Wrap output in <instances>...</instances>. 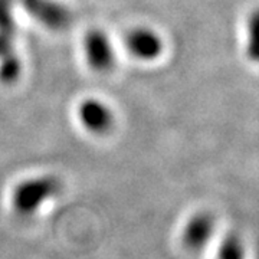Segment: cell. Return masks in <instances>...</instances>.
<instances>
[{
  "mask_svg": "<svg viewBox=\"0 0 259 259\" xmlns=\"http://www.w3.org/2000/svg\"><path fill=\"white\" fill-rule=\"evenodd\" d=\"M61 189V183L56 177L45 176L26 180L13 190L12 203L15 210L20 214H32L48 199L54 197Z\"/></svg>",
  "mask_w": 259,
  "mask_h": 259,
  "instance_id": "1",
  "label": "cell"
},
{
  "mask_svg": "<svg viewBox=\"0 0 259 259\" xmlns=\"http://www.w3.org/2000/svg\"><path fill=\"white\" fill-rule=\"evenodd\" d=\"M22 8L45 28L61 32L74 22V15L65 5L56 0H19Z\"/></svg>",
  "mask_w": 259,
  "mask_h": 259,
  "instance_id": "2",
  "label": "cell"
},
{
  "mask_svg": "<svg viewBox=\"0 0 259 259\" xmlns=\"http://www.w3.org/2000/svg\"><path fill=\"white\" fill-rule=\"evenodd\" d=\"M83 49L88 64L98 72H107L114 65V51L107 35L100 29L90 30L83 39Z\"/></svg>",
  "mask_w": 259,
  "mask_h": 259,
  "instance_id": "3",
  "label": "cell"
},
{
  "mask_svg": "<svg viewBox=\"0 0 259 259\" xmlns=\"http://www.w3.org/2000/svg\"><path fill=\"white\" fill-rule=\"evenodd\" d=\"M216 231V223L210 213L194 214L183 229V243L187 249L202 250L210 242Z\"/></svg>",
  "mask_w": 259,
  "mask_h": 259,
  "instance_id": "4",
  "label": "cell"
},
{
  "mask_svg": "<svg viewBox=\"0 0 259 259\" xmlns=\"http://www.w3.org/2000/svg\"><path fill=\"white\" fill-rule=\"evenodd\" d=\"M125 44L133 55L144 61L157 58L163 49V44L157 36V33H154L147 28H137L131 30Z\"/></svg>",
  "mask_w": 259,
  "mask_h": 259,
  "instance_id": "5",
  "label": "cell"
},
{
  "mask_svg": "<svg viewBox=\"0 0 259 259\" xmlns=\"http://www.w3.org/2000/svg\"><path fill=\"white\" fill-rule=\"evenodd\" d=\"M78 114H79L81 122L93 133L102 134V133H107L112 127L114 118H112L111 111L101 101L85 100L79 105Z\"/></svg>",
  "mask_w": 259,
  "mask_h": 259,
  "instance_id": "6",
  "label": "cell"
},
{
  "mask_svg": "<svg viewBox=\"0 0 259 259\" xmlns=\"http://www.w3.org/2000/svg\"><path fill=\"white\" fill-rule=\"evenodd\" d=\"M16 23L13 18V0H0V61L15 55L13 40Z\"/></svg>",
  "mask_w": 259,
  "mask_h": 259,
  "instance_id": "7",
  "label": "cell"
},
{
  "mask_svg": "<svg viewBox=\"0 0 259 259\" xmlns=\"http://www.w3.org/2000/svg\"><path fill=\"white\" fill-rule=\"evenodd\" d=\"M22 72V62L18 54L0 61V79L5 83L15 82Z\"/></svg>",
  "mask_w": 259,
  "mask_h": 259,
  "instance_id": "8",
  "label": "cell"
},
{
  "mask_svg": "<svg viewBox=\"0 0 259 259\" xmlns=\"http://www.w3.org/2000/svg\"><path fill=\"white\" fill-rule=\"evenodd\" d=\"M219 259H245V246L238 236L231 235L222 242Z\"/></svg>",
  "mask_w": 259,
  "mask_h": 259,
  "instance_id": "9",
  "label": "cell"
}]
</instances>
